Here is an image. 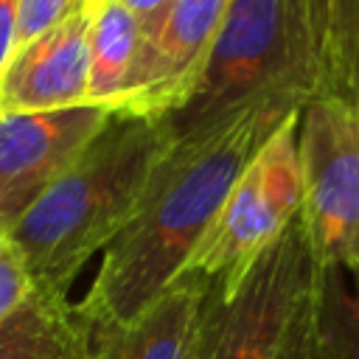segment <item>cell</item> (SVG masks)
I'll use <instances>...</instances> for the list:
<instances>
[{
	"instance_id": "30bf717a",
	"label": "cell",
	"mask_w": 359,
	"mask_h": 359,
	"mask_svg": "<svg viewBox=\"0 0 359 359\" xmlns=\"http://www.w3.org/2000/svg\"><path fill=\"white\" fill-rule=\"evenodd\" d=\"M210 280L180 275L126 325L95 331L87 359H194L199 311Z\"/></svg>"
},
{
	"instance_id": "ac0fdd59",
	"label": "cell",
	"mask_w": 359,
	"mask_h": 359,
	"mask_svg": "<svg viewBox=\"0 0 359 359\" xmlns=\"http://www.w3.org/2000/svg\"><path fill=\"white\" fill-rule=\"evenodd\" d=\"M129 11H132V17L137 20V25H140V34H149L160 20H163V14L171 8V3L174 0H121Z\"/></svg>"
},
{
	"instance_id": "ba28073f",
	"label": "cell",
	"mask_w": 359,
	"mask_h": 359,
	"mask_svg": "<svg viewBox=\"0 0 359 359\" xmlns=\"http://www.w3.org/2000/svg\"><path fill=\"white\" fill-rule=\"evenodd\" d=\"M109 115L112 109L95 104L0 115V233L20 222Z\"/></svg>"
},
{
	"instance_id": "e0dca14e",
	"label": "cell",
	"mask_w": 359,
	"mask_h": 359,
	"mask_svg": "<svg viewBox=\"0 0 359 359\" xmlns=\"http://www.w3.org/2000/svg\"><path fill=\"white\" fill-rule=\"evenodd\" d=\"M34 289L25 261L8 233H0V317L22 303V297Z\"/></svg>"
},
{
	"instance_id": "52a82bcc",
	"label": "cell",
	"mask_w": 359,
	"mask_h": 359,
	"mask_svg": "<svg viewBox=\"0 0 359 359\" xmlns=\"http://www.w3.org/2000/svg\"><path fill=\"white\" fill-rule=\"evenodd\" d=\"M230 0H174L163 20L140 34V53L115 112L171 118L185 107L208 65Z\"/></svg>"
},
{
	"instance_id": "5bb4252c",
	"label": "cell",
	"mask_w": 359,
	"mask_h": 359,
	"mask_svg": "<svg viewBox=\"0 0 359 359\" xmlns=\"http://www.w3.org/2000/svg\"><path fill=\"white\" fill-rule=\"evenodd\" d=\"M314 289L331 359H359V272L317 264Z\"/></svg>"
},
{
	"instance_id": "8fae6325",
	"label": "cell",
	"mask_w": 359,
	"mask_h": 359,
	"mask_svg": "<svg viewBox=\"0 0 359 359\" xmlns=\"http://www.w3.org/2000/svg\"><path fill=\"white\" fill-rule=\"evenodd\" d=\"M93 334L67 294L31 289L0 317V359H87Z\"/></svg>"
},
{
	"instance_id": "ffe728a7",
	"label": "cell",
	"mask_w": 359,
	"mask_h": 359,
	"mask_svg": "<svg viewBox=\"0 0 359 359\" xmlns=\"http://www.w3.org/2000/svg\"><path fill=\"white\" fill-rule=\"evenodd\" d=\"M107 0H79V11H87V14H93L95 8H101Z\"/></svg>"
},
{
	"instance_id": "3957f363",
	"label": "cell",
	"mask_w": 359,
	"mask_h": 359,
	"mask_svg": "<svg viewBox=\"0 0 359 359\" xmlns=\"http://www.w3.org/2000/svg\"><path fill=\"white\" fill-rule=\"evenodd\" d=\"M320 93V0H230L196 90L165 123L180 140L255 101L292 98L303 107Z\"/></svg>"
},
{
	"instance_id": "8992f818",
	"label": "cell",
	"mask_w": 359,
	"mask_h": 359,
	"mask_svg": "<svg viewBox=\"0 0 359 359\" xmlns=\"http://www.w3.org/2000/svg\"><path fill=\"white\" fill-rule=\"evenodd\" d=\"M303 222L317 264L359 272V109L317 95L297 109Z\"/></svg>"
},
{
	"instance_id": "2e32d148",
	"label": "cell",
	"mask_w": 359,
	"mask_h": 359,
	"mask_svg": "<svg viewBox=\"0 0 359 359\" xmlns=\"http://www.w3.org/2000/svg\"><path fill=\"white\" fill-rule=\"evenodd\" d=\"M79 11V0H20V20H17V39L14 48L45 34L48 28L65 22Z\"/></svg>"
},
{
	"instance_id": "5b68a950",
	"label": "cell",
	"mask_w": 359,
	"mask_h": 359,
	"mask_svg": "<svg viewBox=\"0 0 359 359\" xmlns=\"http://www.w3.org/2000/svg\"><path fill=\"white\" fill-rule=\"evenodd\" d=\"M303 210L297 109L289 112L230 185L188 269L205 280L241 275Z\"/></svg>"
},
{
	"instance_id": "6da1fadb",
	"label": "cell",
	"mask_w": 359,
	"mask_h": 359,
	"mask_svg": "<svg viewBox=\"0 0 359 359\" xmlns=\"http://www.w3.org/2000/svg\"><path fill=\"white\" fill-rule=\"evenodd\" d=\"M294 109L300 104L292 98L255 101L213 129L171 143L137 210L104 247L98 272L76 306L90 334L126 325L185 275L230 185Z\"/></svg>"
},
{
	"instance_id": "4fadbf2b",
	"label": "cell",
	"mask_w": 359,
	"mask_h": 359,
	"mask_svg": "<svg viewBox=\"0 0 359 359\" xmlns=\"http://www.w3.org/2000/svg\"><path fill=\"white\" fill-rule=\"evenodd\" d=\"M323 93L359 109V0H320Z\"/></svg>"
},
{
	"instance_id": "9a60e30c",
	"label": "cell",
	"mask_w": 359,
	"mask_h": 359,
	"mask_svg": "<svg viewBox=\"0 0 359 359\" xmlns=\"http://www.w3.org/2000/svg\"><path fill=\"white\" fill-rule=\"evenodd\" d=\"M314 278H317V272H314ZM314 278H311L309 289L303 292V297L286 325V334H283V342H280V351L275 359H331L328 342L320 328Z\"/></svg>"
},
{
	"instance_id": "277c9868",
	"label": "cell",
	"mask_w": 359,
	"mask_h": 359,
	"mask_svg": "<svg viewBox=\"0 0 359 359\" xmlns=\"http://www.w3.org/2000/svg\"><path fill=\"white\" fill-rule=\"evenodd\" d=\"M314 272L317 258L297 213L241 275L208 286L194 359H275Z\"/></svg>"
},
{
	"instance_id": "7c38bea8",
	"label": "cell",
	"mask_w": 359,
	"mask_h": 359,
	"mask_svg": "<svg viewBox=\"0 0 359 359\" xmlns=\"http://www.w3.org/2000/svg\"><path fill=\"white\" fill-rule=\"evenodd\" d=\"M140 53V25L121 0H107L90 17L87 31V104L115 112Z\"/></svg>"
},
{
	"instance_id": "d6986e66",
	"label": "cell",
	"mask_w": 359,
	"mask_h": 359,
	"mask_svg": "<svg viewBox=\"0 0 359 359\" xmlns=\"http://www.w3.org/2000/svg\"><path fill=\"white\" fill-rule=\"evenodd\" d=\"M17 20H20V0H0V67L14 50Z\"/></svg>"
},
{
	"instance_id": "9c48e42d",
	"label": "cell",
	"mask_w": 359,
	"mask_h": 359,
	"mask_svg": "<svg viewBox=\"0 0 359 359\" xmlns=\"http://www.w3.org/2000/svg\"><path fill=\"white\" fill-rule=\"evenodd\" d=\"M87 11L17 45L0 67V115L50 112L87 104Z\"/></svg>"
},
{
	"instance_id": "7a4b0ae2",
	"label": "cell",
	"mask_w": 359,
	"mask_h": 359,
	"mask_svg": "<svg viewBox=\"0 0 359 359\" xmlns=\"http://www.w3.org/2000/svg\"><path fill=\"white\" fill-rule=\"evenodd\" d=\"M171 143L174 135L163 118L129 112L107 118L81 154L8 230L36 289L70 292L84 264L132 219Z\"/></svg>"
}]
</instances>
